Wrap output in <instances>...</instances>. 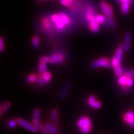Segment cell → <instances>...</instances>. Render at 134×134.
<instances>
[{
  "instance_id": "7c38bea8",
  "label": "cell",
  "mask_w": 134,
  "mask_h": 134,
  "mask_svg": "<svg viewBox=\"0 0 134 134\" xmlns=\"http://www.w3.org/2000/svg\"><path fill=\"white\" fill-rule=\"evenodd\" d=\"M131 46V34L129 32L125 33L124 36V49L126 51H129Z\"/></svg>"
},
{
  "instance_id": "30bf717a",
  "label": "cell",
  "mask_w": 134,
  "mask_h": 134,
  "mask_svg": "<svg viewBox=\"0 0 134 134\" xmlns=\"http://www.w3.org/2000/svg\"><path fill=\"white\" fill-rule=\"evenodd\" d=\"M88 103L89 105L94 109H99L102 105L101 103L97 100L96 97L94 96H91L88 98Z\"/></svg>"
},
{
  "instance_id": "2e32d148",
  "label": "cell",
  "mask_w": 134,
  "mask_h": 134,
  "mask_svg": "<svg viewBox=\"0 0 134 134\" xmlns=\"http://www.w3.org/2000/svg\"><path fill=\"white\" fill-rule=\"evenodd\" d=\"M100 6L101 8L102 11L104 13V14L108 16V9H109V4L104 1H100Z\"/></svg>"
},
{
  "instance_id": "7402d4cb",
  "label": "cell",
  "mask_w": 134,
  "mask_h": 134,
  "mask_svg": "<svg viewBox=\"0 0 134 134\" xmlns=\"http://www.w3.org/2000/svg\"><path fill=\"white\" fill-rule=\"evenodd\" d=\"M47 63L41 62L39 64V67H38V69H39V71L41 74H43L45 72L47 71Z\"/></svg>"
},
{
  "instance_id": "d6a6232c",
  "label": "cell",
  "mask_w": 134,
  "mask_h": 134,
  "mask_svg": "<svg viewBox=\"0 0 134 134\" xmlns=\"http://www.w3.org/2000/svg\"><path fill=\"white\" fill-rule=\"evenodd\" d=\"M0 41H1V47H0V48H1V51H3V49H4V43H3V39L2 37L1 38Z\"/></svg>"
},
{
  "instance_id": "484cf974",
  "label": "cell",
  "mask_w": 134,
  "mask_h": 134,
  "mask_svg": "<svg viewBox=\"0 0 134 134\" xmlns=\"http://www.w3.org/2000/svg\"><path fill=\"white\" fill-rule=\"evenodd\" d=\"M69 89H70V85H66V86H65V88L63 89L62 92V93H61V98H64L65 95L66 94L67 92H68V90H69Z\"/></svg>"
},
{
  "instance_id": "4fadbf2b",
  "label": "cell",
  "mask_w": 134,
  "mask_h": 134,
  "mask_svg": "<svg viewBox=\"0 0 134 134\" xmlns=\"http://www.w3.org/2000/svg\"><path fill=\"white\" fill-rule=\"evenodd\" d=\"M129 77L127 75H122L121 76H119V78L118 80V83L120 86L124 87V89H127L126 86L127 81H128Z\"/></svg>"
},
{
  "instance_id": "8992f818",
  "label": "cell",
  "mask_w": 134,
  "mask_h": 134,
  "mask_svg": "<svg viewBox=\"0 0 134 134\" xmlns=\"http://www.w3.org/2000/svg\"><path fill=\"white\" fill-rule=\"evenodd\" d=\"M120 62L115 57H114L112 59L111 64L113 65L114 69V73L116 76L119 77L123 75V70H122L121 65H120Z\"/></svg>"
},
{
  "instance_id": "8fae6325",
  "label": "cell",
  "mask_w": 134,
  "mask_h": 134,
  "mask_svg": "<svg viewBox=\"0 0 134 134\" xmlns=\"http://www.w3.org/2000/svg\"><path fill=\"white\" fill-rule=\"evenodd\" d=\"M124 45L120 44L118 48L116 50L115 52V55L114 57H115L117 59H118L120 62H122V60H123V53H124Z\"/></svg>"
},
{
  "instance_id": "4316f807",
  "label": "cell",
  "mask_w": 134,
  "mask_h": 134,
  "mask_svg": "<svg viewBox=\"0 0 134 134\" xmlns=\"http://www.w3.org/2000/svg\"><path fill=\"white\" fill-rule=\"evenodd\" d=\"M133 85H134V80H133V78H129L128 81H127V83L126 88L127 89H129L130 88H131L132 86H133Z\"/></svg>"
},
{
  "instance_id": "d6986e66",
  "label": "cell",
  "mask_w": 134,
  "mask_h": 134,
  "mask_svg": "<svg viewBox=\"0 0 134 134\" xmlns=\"http://www.w3.org/2000/svg\"><path fill=\"white\" fill-rule=\"evenodd\" d=\"M45 126H46L47 129L48 130V131L50 133L55 134L57 133V129L56 127H55V125H52L50 124L47 123L45 125Z\"/></svg>"
},
{
  "instance_id": "5b68a950",
  "label": "cell",
  "mask_w": 134,
  "mask_h": 134,
  "mask_svg": "<svg viewBox=\"0 0 134 134\" xmlns=\"http://www.w3.org/2000/svg\"><path fill=\"white\" fill-rule=\"evenodd\" d=\"M50 62L52 64H57V63H62L65 61V55L62 52H56L53 53L49 57Z\"/></svg>"
},
{
  "instance_id": "3957f363",
  "label": "cell",
  "mask_w": 134,
  "mask_h": 134,
  "mask_svg": "<svg viewBox=\"0 0 134 134\" xmlns=\"http://www.w3.org/2000/svg\"><path fill=\"white\" fill-rule=\"evenodd\" d=\"M77 125L80 130H81V132L84 133H89L91 131L92 129H93L90 119L85 115H82L80 117L77 122Z\"/></svg>"
},
{
  "instance_id": "9a60e30c",
  "label": "cell",
  "mask_w": 134,
  "mask_h": 134,
  "mask_svg": "<svg viewBox=\"0 0 134 134\" xmlns=\"http://www.w3.org/2000/svg\"><path fill=\"white\" fill-rule=\"evenodd\" d=\"M34 124L36 125L37 127L38 128V129H39L44 134H50L49 132L48 131V130L47 129L46 126H43L41 123H40L39 121H37L35 123H34Z\"/></svg>"
},
{
  "instance_id": "603a6c76",
  "label": "cell",
  "mask_w": 134,
  "mask_h": 134,
  "mask_svg": "<svg viewBox=\"0 0 134 134\" xmlns=\"http://www.w3.org/2000/svg\"><path fill=\"white\" fill-rule=\"evenodd\" d=\"M32 43L34 48H37L39 44V38L38 36H34L32 39Z\"/></svg>"
},
{
  "instance_id": "e0dca14e",
  "label": "cell",
  "mask_w": 134,
  "mask_h": 134,
  "mask_svg": "<svg viewBox=\"0 0 134 134\" xmlns=\"http://www.w3.org/2000/svg\"><path fill=\"white\" fill-rule=\"evenodd\" d=\"M10 105H11V104H10L9 102H5L1 104V108H0V113H1V115H3L4 113H6L8 109L9 108Z\"/></svg>"
},
{
  "instance_id": "7a4b0ae2",
  "label": "cell",
  "mask_w": 134,
  "mask_h": 134,
  "mask_svg": "<svg viewBox=\"0 0 134 134\" xmlns=\"http://www.w3.org/2000/svg\"><path fill=\"white\" fill-rule=\"evenodd\" d=\"M96 11L93 6H88L85 11V18L88 23L89 27L93 32H98L99 30V24L96 19Z\"/></svg>"
},
{
  "instance_id": "ac0fdd59",
  "label": "cell",
  "mask_w": 134,
  "mask_h": 134,
  "mask_svg": "<svg viewBox=\"0 0 134 134\" xmlns=\"http://www.w3.org/2000/svg\"><path fill=\"white\" fill-rule=\"evenodd\" d=\"M40 116H41V110L39 109H36L34 110V111L33 114V123H35V122L38 121Z\"/></svg>"
},
{
  "instance_id": "836d02e7",
  "label": "cell",
  "mask_w": 134,
  "mask_h": 134,
  "mask_svg": "<svg viewBox=\"0 0 134 134\" xmlns=\"http://www.w3.org/2000/svg\"><path fill=\"white\" fill-rule=\"evenodd\" d=\"M48 1H49V0H48Z\"/></svg>"
},
{
  "instance_id": "277c9868",
  "label": "cell",
  "mask_w": 134,
  "mask_h": 134,
  "mask_svg": "<svg viewBox=\"0 0 134 134\" xmlns=\"http://www.w3.org/2000/svg\"><path fill=\"white\" fill-rule=\"evenodd\" d=\"M17 121H18V124H19L20 126L24 128L25 129L29 130V131L31 132H34V133H36V132H37L38 128L36 125L32 124L29 123V122L26 121V120L21 118L18 119Z\"/></svg>"
},
{
  "instance_id": "d4e9b609",
  "label": "cell",
  "mask_w": 134,
  "mask_h": 134,
  "mask_svg": "<svg viewBox=\"0 0 134 134\" xmlns=\"http://www.w3.org/2000/svg\"><path fill=\"white\" fill-rule=\"evenodd\" d=\"M58 117V110L55 109H53L52 111V120L53 121L55 122L57 120Z\"/></svg>"
},
{
  "instance_id": "5bb4252c",
  "label": "cell",
  "mask_w": 134,
  "mask_h": 134,
  "mask_svg": "<svg viewBox=\"0 0 134 134\" xmlns=\"http://www.w3.org/2000/svg\"><path fill=\"white\" fill-rule=\"evenodd\" d=\"M131 4L129 3H122L121 4V11L122 14L126 15L129 12V9Z\"/></svg>"
},
{
  "instance_id": "1f68e13d",
  "label": "cell",
  "mask_w": 134,
  "mask_h": 134,
  "mask_svg": "<svg viewBox=\"0 0 134 134\" xmlns=\"http://www.w3.org/2000/svg\"><path fill=\"white\" fill-rule=\"evenodd\" d=\"M127 76H128L129 78H133L134 77V68L133 70H132L130 72H129Z\"/></svg>"
},
{
  "instance_id": "ba28073f",
  "label": "cell",
  "mask_w": 134,
  "mask_h": 134,
  "mask_svg": "<svg viewBox=\"0 0 134 134\" xmlns=\"http://www.w3.org/2000/svg\"><path fill=\"white\" fill-rule=\"evenodd\" d=\"M124 122L130 127H134V112L129 110L124 115Z\"/></svg>"
},
{
  "instance_id": "9c48e42d",
  "label": "cell",
  "mask_w": 134,
  "mask_h": 134,
  "mask_svg": "<svg viewBox=\"0 0 134 134\" xmlns=\"http://www.w3.org/2000/svg\"><path fill=\"white\" fill-rule=\"evenodd\" d=\"M42 24L43 28L46 30H47V31H50V30H51L53 27V24L52 21L50 19V17H43L42 18Z\"/></svg>"
},
{
  "instance_id": "83f0119b",
  "label": "cell",
  "mask_w": 134,
  "mask_h": 134,
  "mask_svg": "<svg viewBox=\"0 0 134 134\" xmlns=\"http://www.w3.org/2000/svg\"><path fill=\"white\" fill-rule=\"evenodd\" d=\"M109 18H113V8L112 5L109 4V9H108V15Z\"/></svg>"
},
{
  "instance_id": "44dd1931",
  "label": "cell",
  "mask_w": 134,
  "mask_h": 134,
  "mask_svg": "<svg viewBox=\"0 0 134 134\" xmlns=\"http://www.w3.org/2000/svg\"><path fill=\"white\" fill-rule=\"evenodd\" d=\"M42 76L43 78V80H44V83L47 84L49 83L51 80V78H52V75L51 73L48 71H46L44 73L42 74Z\"/></svg>"
},
{
  "instance_id": "ffe728a7",
  "label": "cell",
  "mask_w": 134,
  "mask_h": 134,
  "mask_svg": "<svg viewBox=\"0 0 134 134\" xmlns=\"http://www.w3.org/2000/svg\"><path fill=\"white\" fill-rule=\"evenodd\" d=\"M96 19L97 22H98L99 24H104L108 21H107L106 18H105V16H104L103 15H100V14L96 15Z\"/></svg>"
},
{
  "instance_id": "cb8c5ba5",
  "label": "cell",
  "mask_w": 134,
  "mask_h": 134,
  "mask_svg": "<svg viewBox=\"0 0 134 134\" xmlns=\"http://www.w3.org/2000/svg\"><path fill=\"white\" fill-rule=\"evenodd\" d=\"M26 80L28 83H34V82L36 81L37 80V78L36 75L31 74L27 77Z\"/></svg>"
},
{
  "instance_id": "f546056e",
  "label": "cell",
  "mask_w": 134,
  "mask_h": 134,
  "mask_svg": "<svg viewBox=\"0 0 134 134\" xmlns=\"http://www.w3.org/2000/svg\"><path fill=\"white\" fill-rule=\"evenodd\" d=\"M40 60H41V62H43V63H47L49 62H50V58H49V57H48L43 56L41 58Z\"/></svg>"
},
{
  "instance_id": "6da1fadb",
  "label": "cell",
  "mask_w": 134,
  "mask_h": 134,
  "mask_svg": "<svg viewBox=\"0 0 134 134\" xmlns=\"http://www.w3.org/2000/svg\"><path fill=\"white\" fill-rule=\"evenodd\" d=\"M50 18L52 21L53 26H55L58 31H63L66 26H70L71 24V19L70 16L64 12L53 14Z\"/></svg>"
},
{
  "instance_id": "4dcf8cb0",
  "label": "cell",
  "mask_w": 134,
  "mask_h": 134,
  "mask_svg": "<svg viewBox=\"0 0 134 134\" xmlns=\"http://www.w3.org/2000/svg\"><path fill=\"white\" fill-rule=\"evenodd\" d=\"M38 85H42V84L44 83V80H43V78L42 76H40L37 78V80Z\"/></svg>"
},
{
  "instance_id": "f1b7e54d",
  "label": "cell",
  "mask_w": 134,
  "mask_h": 134,
  "mask_svg": "<svg viewBox=\"0 0 134 134\" xmlns=\"http://www.w3.org/2000/svg\"><path fill=\"white\" fill-rule=\"evenodd\" d=\"M17 124H18V121H16L14 120H11L8 123V125L11 127V128H14L16 126Z\"/></svg>"
},
{
  "instance_id": "52a82bcc",
  "label": "cell",
  "mask_w": 134,
  "mask_h": 134,
  "mask_svg": "<svg viewBox=\"0 0 134 134\" xmlns=\"http://www.w3.org/2000/svg\"><path fill=\"white\" fill-rule=\"evenodd\" d=\"M93 66L94 68L99 67H104V68H110V63L108 58H100L98 59L93 63Z\"/></svg>"
}]
</instances>
